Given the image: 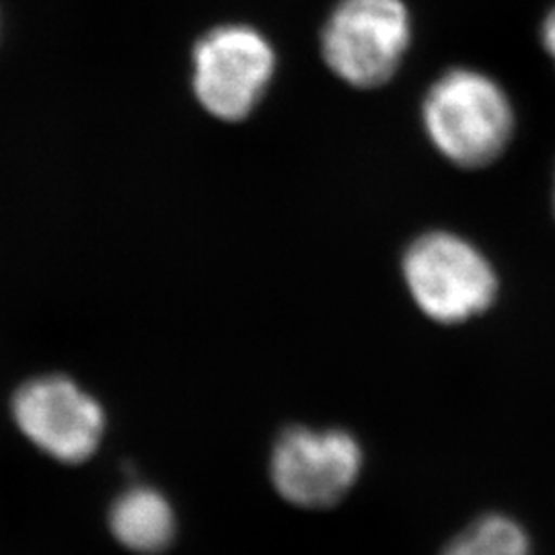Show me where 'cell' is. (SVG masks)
I'll return each mask as SVG.
<instances>
[{
	"instance_id": "6da1fadb",
	"label": "cell",
	"mask_w": 555,
	"mask_h": 555,
	"mask_svg": "<svg viewBox=\"0 0 555 555\" xmlns=\"http://www.w3.org/2000/svg\"><path fill=\"white\" fill-rule=\"evenodd\" d=\"M420 121L440 157L461 169L500 159L516 132V105L506 85L476 64H451L424 89Z\"/></svg>"
},
{
	"instance_id": "7a4b0ae2",
	"label": "cell",
	"mask_w": 555,
	"mask_h": 555,
	"mask_svg": "<svg viewBox=\"0 0 555 555\" xmlns=\"http://www.w3.org/2000/svg\"><path fill=\"white\" fill-rule=\"evenodd\" d=\"M416 43L408 0H337L321 29V56L346 85L373 91L401 73Z\"/></svg>"
},
{
	"instance_id": "3957f363",
	"label": "cell",
	"mask_w": 555,
	"mask_h": 555,
	"mask_svg": "<svg viewBox=\"0 0 555 555\" xmlns=\"http://www.w3.org/2000/svg\"><path fill=\"white\" fill-rule=\"evenodd\" d=\"M401 272L417 309L437 323H463L488 311L498 295L490 259L474 243L447 231L417 237Z\"/></svg>"
},
{
	"instance_id": "277c9868",
	"label": "cell",
	"mask_w": 555,
	"mask_h": 555,
	"mask_svg": "<svg viewBox=\"0 0 555 555\" xmlns=\"http://www.w3.org/2000/svg\"><path fill=\"white\" fill-rule=\"evenodd\" d=\"M11 416L23 437L62 465H80L98 455L107 430L100 399L60 373L20 385L11 399Z\"/></svg>"
},
{
	"instance_id": "5b68a950",
	"label": "cell",
	"mask_w": 555,
	"mask_h": 555,
	"mask_svg": "<svg viewBox=\"0 0 555 555\" xmlns=\"http://www.w3.org/2000/svg\"><path fill=\"white\" fill-rule=\"evenodd\" d=\"M364 465L354 435L291 426L278 435L268 474L278 496L302 511H327L352 492Z\"/></svg>"
},
{
	"instance_id": "8992f818",
	"label": "cell",
	"mask_w": 555,
	"mask_h": 555,
	"mask_svg": "<svg viewBox=\"0 0 555 555\" xmlns=\"http://www.w3.org/2000/svg\"><path fill=\"white\" fill-rule=\"evenodd\" d=\"M276 70L270 41L249 25H220L194 46V93L222 121L247 118Z\"/></svg>"
},
{
	"instance_id": "52a82bcc",
	"label": "cell",
	"mask_w": 555,
	"mask_h": 555,
	"mask_svg": "<svg viewBox=\"0 0 555 555\" xmlns=\"http://www.w3.org/2000/svg\"><path fill=\"white\" fill-rule=\"evenodd\" d=\"M107 527L126 552L160 555L169 552L178 539V513L159 488L134 483L109 504Z\"/></svg>"
},
{
	"instance_id": "ba28073f",
	"label": "cell",
	"mask_w": 555,
	"mask_h": 555,
	"mask_svg": "<svg viewBox=\"0 0 555 555\" xmlns=\"http://www.w3.org/2000/svg\"><path fill=\"white\" fill-rule=\"evenodd\" d=\"M527 531L506 515L477 518L447 545L442 555H531Z\"/></svg>"
},
{
	"instance_id": "9c48e42d",
	"label": "cell",
	"mask_w": 555,
	"mask_h": 555,
	"mask_svg": "<svg viewBox=\"0 0 555 555\" xmlns=\"http://www.w3.org/2000/svg\"><path fill=\"white\" fill-rule=\"evenodd\" d=\"M537 41H539L543 56L550 60V64L554 66L555 70V2L545 9V13L539 20Z\"/></svg>"
}]
</instances>
